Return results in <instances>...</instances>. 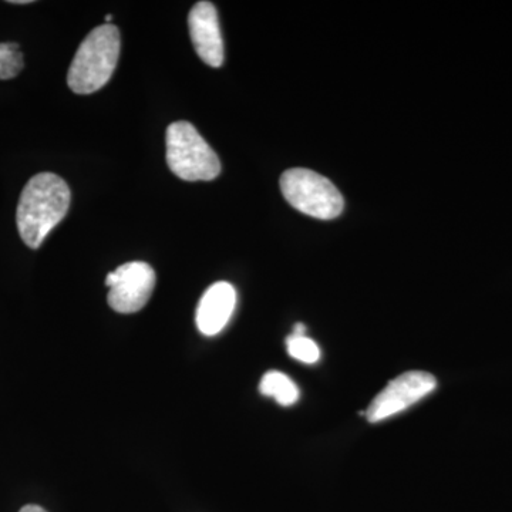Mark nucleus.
I'll list each match as a JSON object with an SVG mask.
<instances>
[{
	"instance_id": "1a4fd4ad",
	"label": "nucleus",
	"mask_w": 512,
	"mask_h": 512,
	"mask_svg": "<svg viewBox=\"0 0 512 512\" xmlns=\"http://www.w3.org/2000/svg\"><path fill=\"white\" fill-rule=\"evenodd\" d=\"M259 390L264 396L275 399L281 406H292L298 402L299 394H301L291 377L276 372V370L265 373L259 383Z\"/></svg>"
},
{
	"instance_id": "20e7f679",
	"label": "nucleus",
	"mask_w": 512,
	"mask_h": 512,
	"mask_svg": "<svg viewBox=\"0 0 512 512\" xmlns=\"http://www.w3.org/2000/svg\"><path fill=\"white\" fill-rule=\"evenodd\" d=\"M281 190L295 210L318 220H335L345 207L335 184L306 168L285 171L281 177Z\"/></svg>"
},
{
	"instance_id": "39448f33",
	"label": "nucleus",
	"mask_w": 512,
	"mask_h": 512,
	"mask_svg": "<svg viewBox=\"0 0 512 512\" xmlns=\"http://www.w3.org/2000/svg\"><path fill=\"white\" fill-rule=\"evenodd\" d=\"M437 387L436 377L423 370H412L387 383L382 392L367 407L365 417L369 423H380L410 409L429 396Z\"/></svg>"
},
{
	"instance_id": "f03ea898",
	"label": "nucleus",
	"mask_w": 512,
	"mask_h": 512,
	"mask_svg": "<svg viewBox=\"0 0 512 512\" xmlns=\"http://www.w3.org/2000/svg\"><path fill=\"white\" fill-rule=\"evenodd\" d=\"M121 49L120 30L114 25H101L93 29L77 49L67 84L76 94H92L110 82Z\"/></svg>"
},
{
	"instance_id": "f8f14e48",
	"label": "nucleus",
	"mask_w": 512,
	"mask_h": 512,
	"mask_svg": "<svg viewBox=\"0 0 512 512\" xmlns=\"http://www.w3.org/2000/svg\"><path fill=\"white\" fill-rule=\"evenodd\" d=\"M19 512H47L46 510H43L42 507H39V505H25V507L22 508Z\"/></svg>"
},
{
	"instance_id": "ddd939ff",
	"label": "nucleus",
	"mask_w": 512,
	"mask_h": 512,
	"mask_svg": "<svg viewBox=\"0 0 512 512\" xmlns=\"http://www.w3.org/2000/svg\"><path fill=\"white\" fill-rule=\"evenodd\" d=\"M305 333H306L305 325H303V323H296L295 328H293L292 335L305 336Z\"/></svg>"
},
{
	"instance_id": "9b49d317",
	"label": "nucleus",
	"mask_w": 512,
	"mask_h": 512,
	"mask_svg": "<svg viewBox=\"0 0 512 512\" xmlns=\"http://www.w3.org/2000/svg\"><path fill=\"white\" fill-rule=\"evenodd\" d=\"M286 348H288L289 356L298 362L306 363V365H313V363L319 362L322 352L318 343L308 336H296L291 335L286 339Z\"/></svg>"
},
{
	"instance_id": "f257e3e1",
	"label": "nucleus",
	"mask_w": 512,
	"mask_h": 512,
	"mask_svg": "<svg viewBox=\"0 0 512 512\" xmlns=\"http://www.w3.org/2000/svg\"><path fill=\"white\" fill-rule=\"evenodd\" d=\"M69 185L59 175L40 173L30 178L20 194L16 224L20 238L37 249L69 211Z\"/></svg>"
},
{
	"instance_id": "4468645a",
	"label": "nucleus",
	"mask_w": 512,
	"mask_h": 512,
	"mask_svg": "<svg viewBox=\"0 0 512 512\" xmlns=\"http://www.w3.org/2000/svg\"><path fill=\"white\" fill-rule=\"evenodd\" d=\"M9 3H12V5H29L32 0H10Z\"/></svg>"
},
{
	"instance_id": "9d476101",
	"label": "nucleus",
	"mask_w": 512,
	"mask_h": 512,
	"mask_svg": "<svg viewBox=\"0 0 512 512\" xmlns=\"http://www.w3.org/2000/svg\"><path fill=\"white\" fill-rule=\"evenodd\" d=\"M25 67L18 43H0V80L15 79Z\"/></svg>"
},
{
	"instance_id": "6e6552de",
	"label": "nucleus",
	"mask_w": 512,
	"mask_h": 512,
	"mask_svg": "<svg viewBox=\"0 0 512 512\" xmlns=\"http://www.w3.org/2000/svg\"><path fill=\"white\" fill-rule=\"evenodd\" d=\"M237 306V291L228 282L210 286L198 303L195 322L202 335L215 336L228 325Z\"/></svg>"
},
{
	"instance_id": "0eeeda50",
	"label": "nucleus",
	"mask_w": 512,
	"mask_h": 512,
	"mask_svg": "<svg viewBox=\"0 0 512 512\" xmlns=\"http://www.w3.org/2000/svg\"><path fill=\"white\" fill-rule=\"evenodd\" d=\"M192 45L202 62L211 67H221L225 50L217 8L211 2H198L188 16Z\"/></svg>"
},
{
	"instance_id": "423d86ee",
	"label": "nucleus",
	"mask_w": 512,
	"mask_h": 512,
	"mask_svg": "<svg viewBox=\"0 0 512 512\" xmlns=\"http://www.w3.org/2000/svg\"><path fill=\"white\" fill-rule=\"evenodd\" d=\"M106 285L110 288L107 301L113 311L136 313L153 295L156 272L146 262H128L107 275Z\"/></svg>"
},
{
	"instance_id": "7ed1b4c3",
	"label": "nucleus",
	"mask_w": 512,
	"mask_h": 512,
	"mask_svg": "<svg viewBox=\"0 0 512 512\" xmlns=\"http://www.w3.org/2000/svg\"><path fill=\"white\" fill-rule=\"evenodd\" d=\"M167 163L185 181H211L221 173L217 153L188 121H175L167 128Z\"/></svg>"
}]
</instances>
